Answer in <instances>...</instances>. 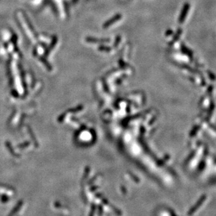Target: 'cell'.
I'll use <instances>...</instances> for the list:
<instances>
[{"label": "cell", "mask_w": 216, "mask_h": 216, "mask_svg": "<svg viewBox=\"0 0 216 216\" xmlns=\"http://www.w3.org/2000/svg\"><path fill=\"white\" fill-rule=\"evenodd\" d=\"M188 9H189V5H188V4L184 5V7L183 9V11H182L181 16H180V21H183V19L184 18V17L185 16V14H187V13Z\"/></svg>", "instance_id": "6da1fadb"}]
</instances>
